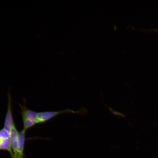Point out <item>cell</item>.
<instances>
[{"instance_id":"cell-1","label":"cell","mask_w":158,"mask_h":158,"mask_svg":"<svg viewBox=\"0 0 158 158\" xmlns=\"http://www.w3.org/2000/svg\"><path fill=\"white\" fill-rule=\"evenodd\" d=\"M22 106L19 105L20 107V114L23 125V129L26 130L37 124V113L36 112L28 109L25 103Z\"/></svg>"},{"instance_id":"cell-2","label":"cell","mask_w":158,"mask_h":158,"mask_svg":"<svg viewBox=\"0 0 158 158\" xmlns=\"http://www.w3.org/2000/svg\"><path fill=\"white\" fill-rule=\"evenodd\" d=\"M75 112L69 109L52 111L37 112V124L45 122L60 114L66 113H74Z\"/></svg>"},{"instance_id":"cell-3","label":"cell","mask_w":158,"mask_h":158,"mask_svg":"<svg viewBox=\"0 0 158 158\" xmlns=\"http://www.w3.org/2000/svg\"><path fill=\"white\" fill-rule=\"evenodd\" d=\"M7 96L8 97L7 109L3 128L10 133L14 121L12 111L11 97L9 92H8Z\"/></svg>"},{"instance_id":"cell-4","label":"cell","mask_w":158,"mask_h":158,"mask_svg":"<svg viewBox=\"0 0 158 158\" xmlns=\"http://www.w3.org/2000/svg\"><path fill=\"white\" fill-rule=\"evenodd\" d=\"M26 131L23 129L18 133L17 154L16 158H23Z\"/></svg>"},{"instance_id":"cell-5","label":"cell","mask_w":158,"mask_h":158,"mask_svg":"<svg viewBox=\"0 0 158 158\" xmlns=\"http://www.w3.org/2000/svg\"><path fill=\"white\" fill-rule=\"evenodd\" d=\"M0 150L8 151L10 153L11 158H14L10 138H5L0 140Z\"/></svg>"},{"instance_id":"cell-6","label":"cell","mask_w":158,"mask_h":158,"mask_svg":"<svg viewBox=\"0 0 158 158\" xmlns=\"http://www.w3.org/2000/svg\"><path fill=\"white\" fill-rule=\"evenodd\" d=\"M10 133L4 128L0 130V140L5 138H10Z\"/></svg>"},{"instance_id":"cell-7","label":"cell","mask_w":158,"mask_h":158,"mask_svg":"<svg viewBox=\"0 0 158 158\" xmlns=\"http://www.w3.org/2000/svg\"><path fill=\"white\" fill-rule=\"evenodd\" d=\"M144 31H158V28L156 29H148V30H145L143 29Z\"/></svg>"},{"instance_id":"cell-8","label":"cell","mask_w":158,"mask_h":158,"mask_svg":"<svg viewBox=\"0 0 158 158\" xmlns=\"http://www.w3.org/2000/svg\"><path fill=\"white\" fill-rule=\"evenodd\" d=\"M114 28L115 30H116L117 29L116 26L115 25L114 26Z\"/></svg>"}]
</instances>
